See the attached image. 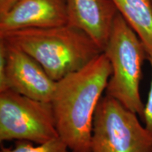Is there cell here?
Returning <instances> with one entry per match:
<instances>
[{
  "mask_svg": "<svg viewBox=\"0 0 152 152\" xmlns=\"http://www.w3.org/2000/svg\"><path fill=\"white\" fill-rule=\"evenodd\" d=\"M68 24L85 32L104 50L118 11L112 0H66Z\"/></svg>",
  "mask_w": 152,
  "mask_h": 152,
  "instance_id": "ba28073f",
  "label": "cell"
},
{
  "mask_svg": "<svg viewBox=\"0 0 152 152\" xmlns=\"http://www.w3.org/2000/svg\"><path fill=\"white\" fill-rule=\"evenodd\" d=\"M151 67V83L147 103L144 105L143 118L145 128L152 135V60H149Z\"/></svg>",
  "mask_w": 152,
  "mask_h": 152,
  "instance_id": "8fae6325",
  "label": "cell"
},
{
  "mask_svg": "<svg viewBox=\"0 0 152 152\" xmlns=\"http://www.w3.org/2000/svg\"><path fill=\"white\" fill-rule=\"evenodd\" d=\"M19 0H0V16L9 12Z\"/></svg>",
  "mask_w": 152,
  "mask_h": 152,
  "instance_id": "7c38bea8",
  "label": "cell"
},
{
  "mask_svg": "<svg viewBox=\"0 0 152 152\" xmlns=\"http://www.w3.org/2000/svg\"><path fill=\"white\" fill-rule=\"evenodd\" d=\"M68 22L66 0H19L0 16V34L24 28L56 27Z\"/></svg>",
  "mask_w": 152,
  "mask_h": 152,
  "instance_id": "52a82bcc",
  "label": "cell"
},
{
  "mask_svg": "<svg viewBox=\"0 0 152 152\" xmlns=\"http://www.w3.org/2000/svg\"><path fill=\"white\" fill-rule=\"evenodd\" d=\"M104 52L112 68L106 94L142 118L144 104L140 85L142 65L148 58L147 54L140 38L119 12Z\"/></svg>",
  "mask_w": 152,
  "mask_h": 152,
  "instance_id": "3957f363",
  "label": "cell"
},
{
  "mask_svg": "<svg viewBox=\"0 0 152 152\" xmlns=\"http://www.w3.org/2000/svg\"><path fill=\"white\" fill-rule=\"evenodd\" d=\"M0 152H73L59 137L34 146L32 142L18 141L14 147H2Z\"/></svg>",
  "mask_w": 152,
  "mask_h": 152,
  "instance_id": "30bf717a",
  "label": "cell"
},
{
  "mask_svg": "<svg viewBox=\"0 0 152 152\" xmlns=\"http://www.w3.org/2000/svg\"><path fill=\"white\" fill-rule=\"evenodd\" d=\"M112 73L103 52L56 82L52 99L58 137L73 152H91L93 120Z\"/></svg>",
  "mask_w": 152,
  "mask_h": 152,
  "instance_id": "6da1fadb",
  "label": "cell"
},
{
  "mask_svg": "<svg viewBox=\"0 0 152 152\" xmlns=\"http://www.w3.org/2000/svg\"><path fill=\"white\" fill-rule=\"evenodd\" d=\"M59 137L51 102L0 92V140L43 144Z\"/></svg>",
  "mask_w": 152,
  "mask_h": 152,
  "instance_id": "5b68a950",
  "label": "cell"
},
{
  "mask_svg": "<svg viewBox=\"0 0 152 152\" xmlns=\"http://www.w3.org/2000/svg\"><path fill=\"white\" fill-rule=\"evenodd\" d=\"M2 40L6 47V66L0 92L9 89L34 99L51 102L56 82L35 58Z\"/></svg>",
  "mask_w": 152,
  "mask_h": 152,
  "instance_id": "8992f818",
  "label": "cell"
},
{
  "mask_svg": "<svg viewBox=\"0 0 152 152\" xmlns=\"http://www.w3.org/2000/svg\"><path fill=\"white\" fill-rule=\"evenodd\" d=\"M150 1H151V4H152V0H150Z\"/></svg>",
  "mask_w": 152,
  "mask_h": 152,
  "instance_id": "4fadbf2b",
  "label": "cell"
},
{
  "mask_svg": "<svg viewBox=\"0 0 152 152\" xmlns=\"http://www.w3.org/2000/svg\"><path fill=\"white\" fill-rule=\"evenodd\" d=\"M0 39L35 58L56 82L83 68L103 52L85 32L68 24L16 30L0 34Z\"/></svg>",
  "mask_w": 152,
  "mask_h": 152,
  "instance_id": "7a4b0ae2",
  "label": "cell"
},
{
  "mask_svg": "<svg viewBox=\"0 0 152 152\" xmlns=\"http://www.w3.org/2000/svg\"><path fill=\"white\" fill-rule=\"evenodd\" d=\"M137 114L105 94L93 120L91 152H152V135Z\"/></svg>",
  "mask_w": 152,
  "mask_h": 152,
  "instance_id": "277c9868",
  "label": "cell"
},
{
  "mask_svg": "<svg viewBox=\"0 0 152 152\" xmlns=\"http://www.w3.org/2000/svg\"><path fill=\"white\" fill-rule=\"evenodd\" d=\"M118 11L143 44L152 60V4L150 0H112Z\"/></svg>",
  "mask_w": 152,
  "mask_h": 152,
  "instance_id": "9c48e42d",
  "label": "cell"
}]
</instances>
